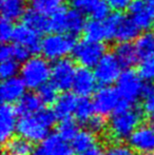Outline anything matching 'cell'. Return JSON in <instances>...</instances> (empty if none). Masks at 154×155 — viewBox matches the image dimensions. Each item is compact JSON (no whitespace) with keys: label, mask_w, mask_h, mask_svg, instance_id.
<instances>
[{"label":"cell","mask_w":154,"mask_h":155,"mask_svg":"<svg viewBox=\"0 0 154 155\" xmlns=\"http://www.w3.org/2000/svg\"><path fill=\"white\" fill-rule=\"evenodd\" d=\"M74 150L72 145L69 143L58 133L49 134L48 137L40 143L35 151V155H72Z\"/></svg>","instance_id":"cell-13"},{"label":"cell","mask_w":154,"mask_h":155,"mask_svg":"<svg viewBox=\"0 0 154 155\" xmlns=\"http://www.w3.org/2000/svg\"><path fill=\"white\" fill-rule=\"evenodd\" d=\"M78 104L76 95L70 92H64L58 96L57 100L54 104V112L57 118L66 119L70 118L71 115L75 114V110Z\"/></svg>","instance_id":"cell-19"},{"label":"cell","mask_w":154,"mask_h":155,"mask_svg":"<svg viewBox=\"0 0 154 155\" xmlns=\"http://www.w3.org/2000/svg\"><path fill=\"white\" fill-rule=\"evenodd\" d=\"M19 70L18 62L14 59H8L1 61V65H0V76L2 79H8V78L15 77Z\"/></svg>","instance_id":"cell-35"},{"label":"cell","mask_w":154,"mask_h":155,"mask_svg":"<svg viewBox=\"0 0 154 155\" xmlns=\"http://www.w3.org/2000/svg\"><path fill=\"white\" fill-rule=\"evenodd\" d=\"M97 80L93 72L90 71L88 68H78L75 74L73 90L76 95L81 97H88L93 94L96 90Z\"/></svg>","instance_id":"cell-17"},{"label":"cell","mask_w":154,"mask_h":155,"mask_svg":"<svg viewBox=\"0 0 154 155\" xmlns=\"http://www.w3.org/2000/svg\"><path fill=\"white\" fill-rule=\"evenodd\" d=\"M145 1H146V3L148 4L149 8H150L151 12H152L154 15V0H145Z\"/></svg>","instance_id":"cell-44"},{"label":"cell","mask_w":154,"mask_h":155,"mask_svg":"<svg viewBox=\"0 0 154 155\" xmlns=\"http://www.w3.org/2000/svg\"><path fill=\"white\" fill-rule=\"evenodd\" d=\"M84 34L86 36V39L95 41V42H103L105 40H110L105 20L101 21L92 19V20L88 21L84 29Z\"/></svg>","instance_id":"cell-24"},{"label":"cell","mask_w":154,"mask_h":155,"mask_svg":"<svg viewBox=\"0 0 154 155\" xmlns=\"http://www.w3.org/2000/svg\"><path fill=\"white\" fill-rule=\"evenodd\" d=\"M95 108L93 100H90L88 97H81L78 99V104L75 110V117L79 123L88 124V121L94 116Z\"/></svg>","instance_id":"cell-29"},{"label":"cell","mask_w":154,"mask_h":155,"mask_svg":"<svg viewBox=\"0 0 154 155\" xmlns=\"http://www.w3.org/2000/svg\"><path fill=\"white\" fill-rule=\"evenodd\" d=\"M110 10H111V8L109 6V4L107 3L106 0H99L96 5L93 8V10L91 11L90 15L92 16L93 19L103 21L111 15L110 14Z\"/></svg>","instance_id":"cell-34"},{"label":"cell","mask_w":154,"mask_h":155,"mask_svg":"<svg viewBox=\"0 0 154 155\" xmlns=\"http://www.w3.org/2000/svg\"><path fill=\"white\" fill-rule=\"evenodd\" d=\"M121 102V97L117 89L112 88L111 86L101 87L97 90L93 97L95 112L101 116L113 114L118 109Z\"/></svg>","instance_id":"cell-11"},{"label":"cell","mask_w":154,"mask_h":155,"mask_svg":"<svg viewBox=\"0 0 154 155\" xmlns=\"http://www.w3.org/2000/svg\"><path fill=\"white\" fill-rule=\"evenodd\" d=\"M105 155H133L132 149L123 143L111 145L105 152Z\"/></svg>","instance_id":"cell-40"},{"label":"cell","mask_w":154,"mask_h":155,"mask_svg":"<svg viewBox=\"0 0 154 155\" xmlns=\"http://www.w3.org/2000/svg\"><path fill=\"white\" fill-rule=\"evenodd\" d=\"M113 54L118 59L121 67L127 69L135 65L139 58L135 45H132L131 42H118L114 47Z\"/></svg>","instance_id":"cell-20"},{"label":"cell","mask_w":154,"mask_h":155,"mask_svg":"<svg viewBox=\"0 0 154 155\" xmlns=\"http://www.w3.org/2000/svg\"><path fill=\"white\" fill-rule=\"evenodd\" d=\"M15 27L12 25V21L6 20V19L2 18L1 23H0V39H1L2 43L8 42L11 39H13V34H14Z\"/></svg>","instance_id":"cell-36"},{"label":"cell","mask_w":154,"mask_h":155,"mask_svg":"<svg viewBox=\"0 0 154 155\" xmlns=\"http://www.w3.org/2000/svg\"><path fill=\"white\" fill-rule=\"evenodd\" d=\"M135 48L139 58H147L154 55V35L152 33H145L136 38Z\"/></svg>","instance_id":"cell-28"},{"label":"cell","mask_w":154,"mask_h":155,"mask_svg":"<svg viewBox=\"0 0 154 155\" xmlns=\"http://www.w3.org/2000/svg\"><path fill=\"white\" fill-rule=\"evenodd\" d=\"M38 96L41 99L42 104H55L58 98V90L53 84H45L38 89Z\"/></svg>","instance_id":"cell-31"},{"label":"cell","mask_w":154,"mask_h":155,"mask_svg":"<svg viewBox=\"0 0 154 155\" xmlns=\"http://www.w3.org/2000/svg\"><path fill=\"white\" fill-rule=\"evenodd\" d=\"M121 68L123 67L115 55L113 53H108L105 54V56L95 65L93 73L99 84L103 87L111 86L118 80L119 76L123 73Z\"/></svg>","instance_id":"cell-9"},{"label":"cell","mask_w":154,"mask_h":155,"mask_svg":"<svg viewBox=\"0 0 154 155\" xmlns=\"http://www.w3.org/2000/svg\"><path fill=\"white\" fill-rule=\"evenodd\" d=\"M138 74L146 81H154V55L144 58L138 65Z\"/></svg>","instance_id":"cell-33"},{"label":"cell","mask_w":154,"mask_h":155,"mask_svg":"<svg viewBox=\"0 0 154 155\" xmlns=\"http://www.w3.org/2000/svg\"><path fill=\"white\" fill-rule=\"evenodd\" d=\"M13 40L15 43H18L31 52V54H36L41 52V43L42 40L40 38V34L34 31L33 29L25 25V23L18 25L15 27L14 34H13Z\"/></svg>","instance_id":"cell-15"},{"label":"cell","mask_w":154,"mask_h":155,"mask_svg":"<svg viewBox=\"0 0 154 155\" xmlns=\"http://www.w3.org/2000/svg\"><path fill=\"white\" fill-rule=\"evenodd\" d=\"M28 1L32 10H35L47 16H51L52 14L64 8L66 0H28Z\"/></svg>","instance_id":"cell-27"},{"label":"cell","mask_w":154,"mask_h":155,"mask_svg":"<svg viewBox=\"0 0 154 155\" xmlns=\"http://www.w3.org/2000/svg\"><path fill=\"white\" fill-rule=\"evenodd\" d=\"M131 18L140 31L150 29L153 25L154 15L145 0H133L129 6Z\"/></svg>","instance_id":"cell-18"},{"label":"cell","mask_w":154,"mask_h":155,"mask_svg":"<svg viewBox=\"0 0 154 155\" xmlns=\"http://www.w3.org/2000/svg\"><path fill=\"white\" fill-rule=\"evenodd\" d=\"M76 45L75 37L69 34L53 33L42 39L41 53L48 60H60L72 53Z\"/></svg>","instance_id":"cell-5"},{"label":"cell","mask_w":154,"mask_h":155,"mask_svg":"<svg viewBox=\"0 0 154 155\" xmlns=\"http://www.w3.org/2000/svg\"><path fill=\"white\" fill-rule=\"evenodd\" d=\"M151 155H154V154H151Z\"/></svg>","instance_id":"cell-46"},{"label":"cell","mask_w":154,"mask_h":155,"mask_svg":"<svg viewBox=\"0 0 154 155\" xmlns=\"http://www.w3.org/2000/svg\"><path fill=\"white\" fill-rule=\"evenodd\" d=\"M142 112L121 100L118 109L112 114L109 121V134L114 140L123 141L129 139L135 130L140 126Z\"/></svg>","instance_id":"cell-1"},{"label":"cell","mask_w":154,"mask_h":155,"mask_svg":"<svg viewBox=\"0 0 154 155\" xmlns=\"http://www.w3.org/2000/svg\"><path fill=\"white\" fill-rule=\"evenodd\" d=\"M57 116L54 110L41 109L38 113L22 116L18 121L17 133L31 143H41L49 135V131L55 124Z\"/></svg>","instance_id":"cell-2"},{"label":"cell","mask_w":154,"mask_h":155,"mask_svg":"<svg viewBox=\"0 0 154 155\" xmlns=\"http://www.w3.org/2000/svg\"><path fill=\"white\" fill-rule=\"evenodd\" d=\"M42 101L38 94L25 93L21 99L17 102L16 110L21 116H29L38 113L42 109Z\"/></svg>","instance_id":"cell-23"},{"label":"cell","mask_w":154,"mask_h":155,"mask_svg":"<svg viewBox=\"0 0 154 155\" xmlns=\"http://www.w3.org/2000/svg\"><path fill=\"white\" fill-rule=\"evenodd\" d=\"M99 0H70L71 5L73 8L79 11L81 13H88L90 14L95 5L97 4Z\"/></svg>","instance_id":"cell-37"},{"label":"cell","mask_w":154,"mask_h":155,"mask_svg":"<svg viewBox=\"0 0 154 155\" xmlns=\"http://www.w3.org/2000/svg\"><path fill=\"white\" fill-rule=\"evenodd\" d=\"M32 143L21 136L13 137L6 143V152L11 155H32L34 152Z\"/></svg>","instance_id":"cell-26"},{"label":"cell","mask_w":154,"mask_h":155,"mask_svg":"<svg viewBox=\"0 0 154 155\" xmlns=\"http://www.w3.org/2000/svg\"><path fill=\"white\" fill-rule=\"evenodd\" d=\"M143 78L132 69H127L121 73L117 80V91L121 97L123 101H126L130 104H133L144 97L146 84L143 81Z\"/></svg>","instance_id":"cell-7"},{"label":"cell","mask_w":154,"mask_h":155,"mask_svg":"<svg viewBox=\"0 0 154 155\" xmlns=\"http://www.w3.org/2000/svg\"><path fill=\"white\" fill-rule=\"evenodd\" d=\"M1 155H11V154H10V153H8V152L5 151V152H3V153H2Z\"/></svg>","instance_id":"cell-45"},{"label":"cell","mask_w":154,"mask_h":155,"mask_svg":"<svg viewBox=\"0 0 154 155\" xmlns=\"http://www.w3.org/2000/svg\"><path fill=\"white\" fill-rule=\"evenodd\" d=\"M107 25L109 38L114 39L117 42H130L137 38L139 35V28L136 25L131 17L120 13L111 14L105 20Z\"/></svg>","instance_id":"cell-6"},{"label":"cell","mask_w":154,"mask_h":155,"mask_svg":"<svg viewBox=\"0 0 154 155\" xmlns=\"http://www.w3.org/2000/svg\"><path fill=\"white\" fill-rule=\"evenodd\" d=\"M79 132L78 130V124L73 118H66L61 119L58 124V134L61 135L67 140H72L76 134Z\"/></svg>","instance_id":"cell-30"},{"label":"cell","mask_w":154,"mask_h":155,"mask_svg":"<svg viewBox=\"0 0 154 155\" xmlns=\"http://www.w3.org/2000/svg\"><path fill=\"white\" fill-rule=\"evenodd\" d=\"M13 47V59L16 60L17 62H25L30 58L31 52L29 49L18 43H15Z\"/></svg>","instance_id":"cell-39"},{"label":"cell","mask_w":154,"mask_h":155,"mask_svg":"<svg viewBox=\"0 0 154 155\" xmlns=\"http://www.w3.org/2000/svg\"><path fill=\"white\" fill-rule=\"evenodd\" d=\"M28 0H0L2 18L10 21L18 20L27 12Z\"/></svg>","instance_id":"cell-21"},{"label":"cell","mask_w":154,"mask_h":155,"mask_svg":"<svg viewBox=\"0 0 154 155\" xmlns=\"http://www.w3.org/2000/svg\"><path fill=\"white\" fill-rule=\"evenodd\" d=\"M77 155H105V152H103V147H100L98 145H95L94 147L90 148V149L86 150V151L77 153Z\"/></svg>","instance_id":"cell-43"},{"label":"cell","mask_w":154,"mask_h":155,"mask_svg":"<svg viewBox=\"0 0 154 155\" xmlns=\"http://www.w3.org/2000/svg\"><path fill=\"white\" fill-rule=\"evenodd\" d=\"M16 108L8 104H3L0 108V140L6 143L13 138L17 132L18 119H17Z\"/></svg>","instance_id":"cell-14"},{"label":"cell","mask_w":154,"mask_h":155,"mask_svg":"<svg viewBox=\"0 0 154 155\" xmlns=\"http://www.w3.org/2000/svg\"><path fill=\"white\" fill-rule=\"evenodd\" d=\"M0 59L1 61L13 59V47L8 45H3L0 50Z\"/></svg>","instance_id":"cell-42"},{"label":"cell","mask_w":154,"mask_h":155,"mask_svg":"<svg viewBox=\"0 0 154 155\" xmlns=\"http://www.w3.org/2000/svg\"><path fill=\"white\" fill-rule=\"evenodd\" d=\"M129 147L139 154H154V121L140 124L129 139Z\"/></svg>","instance_id":"cell-12"},{"label":"cell","mask_w":154,"mask_h":155,"mask_svg":"<svg viewBox=\"0 0 154 155\" xmlns=\"http://www.w3.org/2000/svg\"><path fill=\"white\" fill-rule=\"evenodd\" d=\"M51 71L52 67H50L48 59L34 56L23 62L20 75L27 88L34 90L47 84L49 78H51Z\"/></svg>","instance_id":"cell-4"},{"label":"cell","mask_w":154,"mask_h":155,"mask_svg":"<svg viewBox=\"0 0 154 155\" xmlns=\"http://www.w3.org/2000/svg\"><path fill=\"white\" fill-rule=\"evenodd\" d=\"M74 60L84 68H95L106 54V45L88 39L80 40L75 45L72 52Z\"/></svg>","instance_id":"cell-8"},{"label":"cell","mask_w":154,"mask_h":155,"mask_svg":"<svg viewBox=\"0 0 154 155\" xmlns=\"http://www.w3.org/2000/svg\"><path fill=\"white\" fill-rule=\"evenodd\" d=\"M143 111L145 115L154 121V89L150 84H146L143 101Z\"/></svg>","instance_id":"cell-32"},{"label":"cell","mask_w":154,"mask_h":155,"mask_svg":"<svg viewBox=\"0 0 154 155\" xmlns=\"http://www.w3.org/2000/svg\"><path fill=\"white\" fill-rule=\"evenodd\" d=\"M87 124H88V130H90L91 132H93L94 134L103 132L106 127H107L105 118H103V116H101V115L93 116L92 118L88 121Z\"/></svg>","instance_id":"cell-38"},{"label":"cell","mask_w":154,"mask_h":155,"mask_svg":"<svg viewBox=\"0 0 154 155\" xmlns=\"http://www.w3.org/2000/svg\"><path fill=\"white\" fill-rule=\"evenodd\" d=\"M106 1H107V3L109 4V6L112 10L119 13L121 11L129 8L130 4L132 3L133 0H106Z\"/></svg>","instance_id":"cell-41"},{"label":"cell","mask_w":154,"mask_h":155,"mask_svg":"<svg viewBox=\"0 0 154 155\" xmlns=\"http://www.w3.org/2000/svg\"><path fill=\"white\" fill-rule=\"evenodd\" d=\"M72 148L74 152L80 153L96 145V137L90 130H81L76 134V136L72 139Z\"/></svg>","instance_id":"cell-25"},{"label":"cell","mask_w":154,"mask_h":155,"mask_svg":"<svg viewBox=\"0 0 154 155\" xmlns=\"http://www.w3.org/2000/svg\"><path fill=\"white\" fill-rule=\"evenodd\" d=\"M23 23L39 34L51 32V25H50V17L47 15L41 14L35 10H28L22 17Z\"/></svg>","instance_id":"cell-22"},{"label":"cell","mask_w":154,"mask_h":155,"mask_svg":"<svg viewBox=\"0 0 154 155\" xmlns=\"http://www.w3.org/2000/svg\"><path fill=\"white\" fill-rule=\"evenodd\" d=\"M77 69L74 62L69 58L57 60L52 67L51 71V84L59 91H67L73 88L75 74Z\"/></svg>","instance_id":"cell-10"},{"label":"cell","mask_w":154,"mask_h":155,"mask_svg":"<svg viewBox=\"0 0 154 155\" xmlns=\"http://www.w3.org/2000/svg\"><path fill=\"white\" fill-rule=\"evenodd\" d=\"M25 88L23 80L19 77H12L4 79L0 87V97L3 104L18 102L25 94Z\"/></svg>","instance_id":"cell-16"},{"label":"cell","mask_w":154,"mask_h":155,"mask_svg":"<svg viewBox=\"0 0 154 155\" xmlns=\"http://www.w3.org/2000/svg\"><path fill=\"white\" fill-rule=\"evenodd\" d=\"M86 23L84 13L75 8L67 10L62 8L50 16L51 32L69 34L74 37L84 32Z\"/></svg>","instance_id":"cell-3"}]
</instances>
